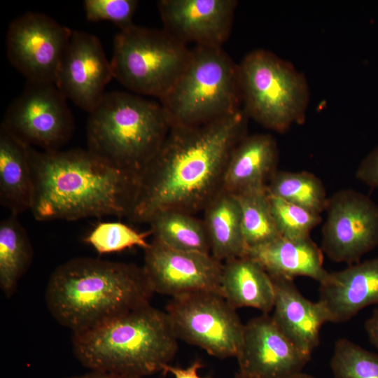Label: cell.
<instances>
[{
  "label": "cell",
  "mask_w": 378,
  "mask_h": 378,
  "mask_svg": "<svg viewBox=\"0 0 378 378\" xmlns=\"http://www.w3.org/2000/svg\"><path fill=\"white\" fill-rule=\"evenodd\" d=\"M242 109L195 126L172 127L162 146L139 175L130 216L149 223L156 214L203 211L221 189L224 170L235 146L247 134Z\"/></svg>",
  "instance_id": "1"
},
{
  "label": "cell",
  "mask_w": 378,
  "mask_h": 378,
  "mask_svg": "<svg viewBox=\"0 0 378 378\" xmlns=\"http://www.w3.org/2000/svg\"><path fill=\"white\" fill-rule=\"evenodd\" d=\"M29 160L34 186L30 211L36 220L130 216L139 176L109 164L88 149L40 151L30 146Z\"/></svg>",
  "instance_id": "2"
},
{
  "label": "cell",
  "mask_w": 378,
  "mask_h": 378,
  "mask_svg": "<svg viewBox=\"0 0 378 378\" xmlns=\"http://www.w3.org/2000/svg\"><path fill=\"white\" fill-rule=\"evenodd\" d=\"M153 293L143 267L76 258L53 271L46 302L57 322L76 333L150 304Z\"/></svg>",
  "instance_id": "3"
},
{
  "label": "cell",
  "mask_w": 378,
  "mask_h": 378,
  "mask_svg": "<svg viewBox=\"0 0 378 378\" xmlns=\"http://www.w3.org/2000/svg\"><path fill=\"white\" fill-rule=\"evenodd\" d=\"M72 346L91 370L144 377L169 365L178 339L166 312L148 304L73 333Z\"/></svg>",
  "instance_id": "4"
},
{
  "label": "cell",
  "mask_w": 378,
  "mask_h": 378,
  "mask_svg": "<svg viewBox=\"0 0 378 378\" xmlns=\"http://www.w3.org/2000/svg\"><path fill=\"white\" fill-rule=\"evenodd\" d=\"M170 129L160 102L134 93L106 92L89 113L87 149L109 164L139 177Z\"/></svg>",
  "instance_id": "5"
},
{
  "label": "cell",
  "mask_w": 378,
  "mask_h": 378,
  "mask_svg": "<svg viewBox=\"0 0 378 378\" xmlns=\"http://www.w3.org/2000/svg\"><path fill=\"white\" fill-rule=\"evenodd\" d=\"M159 100L171 127L228 116L242 108L238 64L222 47L195 46L183 71Z\"/></svg>",
  "instance_id": "6"
},
{
  "label": "cell",
  "mask_w": 378,
  "mask_h": 378,
  "mask_svg": "<svg viewBox=\"0 0 378 378\" xmlns=\"http://www.w3.org/2000/svg\"><path fill=\"white\" fill-rule=\"evenodd\" d=\"M238 66L242 109L248 118L276 132L304 122L309 87L293 64L269 50L256 49Z\"/></svg>",
  "instance_id": "7"
},
{
  "label": "cell",
  "mask_w": 378,
  "mask_h": 378,
  "mask_svg": "<svg viewBox=\"0 0 378 378\" xmlns=\"http://www.w3.org/2000/svg\"><path fill=\"white\" fill-rule=\"evenodd\" d=\"M190 56L187 45L164 29L134 24L115 36L111 65L113 78L131 92L160 99L179 78Z\"/></svg>",
  "instance_id": "8"
},
{
  "label": "cell",
  "mask_w": 378,
  "mask_h": 378,
  "mask_svg": "<svg viewBox=\"0 0 378 378\" xmlns=\"http://www.w3.org/2000/svg\"><path fill=\"white\" fill-rule=\"evenodd\" d=\"M178 340L218 358L237 357L244 324L224 297L198 292L172 298L165 311Z\"/></svg>",
  "instance_id": "9"
},
{
  "label": "cell",
  "mask_w": 378,
  "mask_h": 378,
  "mask_svg": "<svg viewBox=\"0 0 378 378\" xmlns=\"http://www.w3.org/2000/svg\"><path fill=\"white\" fill-rule=\"evenodd\" d=\"M66 99L55 83L28 81L8 106L1 125L29 146L59 150L74 130Z\"/></svg>",
  "instance_id": "10"
},
{
  "label": "cell",
  "mask_w": 378,
  "mask_h": 378,
  "mask_svg": "<svg viewBox=\"0 0 378 378\" xmlns=\"http://www.w3.org/2000/svg\"><path fill=\"white\" fill-rule=\"evenodd\" d=\"M321 251L332 261L352 265L378 246V204L354 189L328 197Z\"/></svg>",
  "instance_id": "11"
},
{
  "label": "cell",
  "mask_w": 378,
  "mask_h": 378,
  "mask_svg": "<svg viewBox=\"0 0 378 378\" xmlns=\"http://www.w3.org/2000/svg\"><path fill=\"white\" fill-rule=\"evenodd\" d=\"M72 31L46 15L26 13L8 27V58L28 81L55 84Z\"/></svg>",
  "instance_id": "12"
},
{
  "label": "cell",
  "mask_w": 378,
  "mask_h": 378,
  "mask_svg": "<svg viewBox=\"0 0 378 378\" xmlns=\"http://www.w3.org/2000/svg\"><path fill=\"white\" fill-rule=\"evenodd\" d=\"M144 270L154 291L172 298L192 293L222 295L223 262L211 254L171 248L152 239Z\"/></svg>",
  "instance_id": "13"
},
{
  "label": "cell",
  "mask_w": 378,
  "mask_h": 378,
  "mask_svg": "<svg viewBox=\"0 0 378 378\" xmlns=\"http://www.w3.org/2000/svg\"><path fill=\"white\" fill-rule=\"evenodd\" d=\"M113 78L111 62L99 38L90 33L73 31L55 81L64 97L90 113Z\"/></svg>",
  "instance_id": "14"
},
{
  "label": "cell",
  "mask_w": 378,
  "mask_h": 378,
  "mask_svg": "<svg viewBox=\"0 0 378 378\" xmlns=\"http://www.w3.org/2000/svg\"><path fill=\"white\" fill-rule=\"evenodd\" d=\"M236 358L239 371L255 378H291L302 372L310 359L280 331L272 316L265 314L244 324Z\"/></svg>",
  "instance_id": "15"
},
{
  "label": "cell",
  "mask_w": 378,
  "mask_h": 378,
  "mask_svg": "<svg viewBox=\"0 0 378 378\" xmlns=\"http://www.w3.org/2000/svg\"><path fill=\"white\" fill-rule=\"evenodd\" d=\"M163 29L180 42L222 47L231 32L237 1L161 0L158 3Z\"/></svg>",
  "instance_id": "16"
},
{
  "label": "cell",
  "mask_w": 378,
  "mask_h": 378,
  "mask_svg": "<svg viewBox=\"0 0 378 378\" xmlns=\"http://www.w3.org/2000/svg\"><path fill=\"white\" fill-rule=\"evenodd\" d=\"M328 322H346L378 304V257L328 272L319 282V299Z\"/></svg>",
  "instance_id": "17"
},
{
  "label": "cell",
  "mask_w": 378,
  "mask_h": 378,
  "mask_svg": "<svg viewBox=\"0 0 378 378\" xmlns=\"http://www.w3.org/2000/svg\"><path fill=\"white\" fill-rule=\"evenodd\" d=\"M271 278L275 292L272 318L289 341L311 358L319 345L321 328L328 322L327 313L319 301L304 297L293 279Z\"/></svg>",
  "instance_id": "18"
},
{
  "label": "cell",
  "mask_w": 378,
  "mask_h": 378,
  "mask_svg": "<svg viewBox=\"0 0 378 378\" xmlns=\"http://www.w3.org/2000/svg\"><path fill=\"white\" fill-rule=\"evenodd\" d=\"M278 146L271 134H246L230 155L221 189L237 195L266 188L278 170Z\"/></svg>",
  "instance_id": "19"
},
{
  "label": "cell",
  "mask_w": 378,
  "mask_h": 378,
  "mask_svg": "<svg viewBox=\"0 0 378 378\" xmlns=\"http://www.w3.org/2000/svg\"><path fill=\"white\" fill-rule=\"evenodd\" d=\"M246 256L257 262L271 277L294 279L307 276L321 281L328 272L323 267V252L311 237H279L263 245L248 248Z\"/></svg>",
  "instance_id": "20"
},
{
  "label": "cell",
  "mask_w": 378,
  "mask_h": 378,
  "mask_svg": "<svg viewBox=\"0 0 378 378\" xmlns=\"http://www.w3.org/2000/svg\"><path fill=\"white\" fill-rule=\"evenodd\" d=\"M30 146L4 126L0 127V202L11 214L31 210L34 186Z\"/></svg>",
  "instance_id": "21"
},
{
  "label": "cell",
  "mask_w": 378,
  "mask_h": 378,
  "mask_svg": "<svg viewBox=\"0 0 378 378\" xmlns=\"http://www.w3.org/2000/svg\"><path fill=\"white\" fill-rule=\"evenodd\" d=\"M221 293L234 309L251 307L267 314L274 308L275 292L271 276L246 255L223 262Z\"/></svg>",
  "instance_id": "22"
},
{
  "label": "cell",
  "mask_w": 378,
  "mask_h": 378,
  "mask_svg": "<svg viewBox=\"0 0 378 378\" xmlns=\"http://www.w3.org/2000/svg\"><path fill=\"white\" fill-rule=\"evenodd\" d=\"M202 219L211 255L220 262L244 256L241 211L234 195L220 189L206 205Z\"/></svg>",
  "instance_id": "23"
},
{
  "label": "cell",
  "mask_w": 378,
  "mask_h": 378,
  "mask_svg": "<svg viewBox=\"0 0 378 378\" xmlns=\"http://www.w3.org/2000/svg\"><path fill=\"white\" fill-rule=\"evenodd\" d=\"M153 240L176 250L211 254L202 219L193 214L168 210L154 216L148 223Z\"/></svg>",
  "instance_id": "24"
},
{
  "label": "cell",
  "mask_w": 378,
  "mask_h": 378,
  "mask_svg": "<svg viewBox=\"0 0 378 378\" xmlns=\"http://www.w3.org/2000/svg\"><path fill=\"white\" fill-rule=\"evenodd\" d=\"M33 250L25 229L10 215L0 223V287L10 297L18 281L31 265Z\"/></svg>",
  "instance_id": "25"
},
{
  "label": "cell",
  "mask_w": 378,
  "mask_h": 378,
  "mask_svg": "<svg viewBox=\"0 0 378 378\" xmlns=\"http://www.w3.org/2000/svg\"><path fill=\"white\" fill-rule=\"evenodd\" d=\"M268 193L321 214L328 196L321 180L308 172L277 170L267 186Z\"/></svg>",
  "instance_id": "26"
},
{
  "label": "cell",
  "mask_w": 378,
  "mask_h": 378,
  "mask_svg": "<svg viewBox=\"0 0 378 378\" xmlns=\"http://www.w3.org/2000/svg\"><path fill=\"white\" fill-rule=\"evenodd\" d=\"M238 201L246 250L281 237L272 215L266 188L234 195Z\"/></svg>",
  "instance_id": "27"
},
{
  "label": "cell",
  "mask_w": 378,
  "mask_h": 378,
  "mask_svg": "<svg viewBox=\"0 0 378 378\" xmlns=\"http://www.w3.org/2000/svg\"><path fill=\"white\" fill-rule=\"evenodd\" d=\"M330 365L334 378H378V354L346 338L335 342Z\"/></svg>",
  "instance_id": "28"
},
{
  "label": "cell",
  "mask_w": 378,
  "mask_h": 378,
  "mask_svg": "<svg viewBox=\"0 0 378 378\" xmlns=\"http://www.w3.org/2000/svg\"><path fill=\"white\" fill-rule=\"evenodd\" d=\"M150 231L139 232L120 222H103L97 224L85 238L99 254L115 253L132 247L146 249L150 242L147 237Z\"/></svg>",
  "instance_id": "29"
},
{
  "label": "cell",
  "mask_w": 378,
  "mask_h": 378,
  "mask_svg": "<svg viewBox=\"0 0 378 378\" xmlns=\"http://www.w3.org/2000/svg\"><path fill=\"white\" fill-rule=\"evenodd\" d=\"M272 215L281 237H310L312 230L321 223V214L270 195Z\"/></svg>",
  "instance_id": "30"
},
{
  "label": "cell",
  "mask_w": 378,
  "mask_h": 378,
  "mask_svg": "<svg viewBox=\"0 0 378 378\" xmlns=\"http://www.w3.org/2000/svg\"><path fill=\"white\" fill-rule=\"evenodd\" d=\"M139 1L136 0H85L86 18L91 22L110 21L120 29L134 24L133 16Z\"/></svg>",
  "instance_id": "31"
},
{
  "label": "cell",
  "mask_w": 378,
  "mask_h": 378,
  "mask_svg": "<svg viewBox=\"0 0 378 378\" xmlns=\"http://www.w3.org/2000/svg\"><path fill=\"white\" fill-rule=\"evenodd\" d=\"M356 177L364 184L378 189V146L360 162L356 171Z\"/></svg>",
  "instance_id": "32"
},
{
  "label": "cell",
  "mask_w": 378,
  "mask_h": 378,
  "mask_svg": "<svg viewBox=\"0 0 378 378\" xmlns=\"http://www.w3.org/2000/svg\"><path fill=\"white\" fill-rule=\"evenodd\" d=\"M202 367V363L200 360H195L189 367L181 368L178 367L166 365L163 370V374H172L174 378H209L202 377L198 374V370Z\"/></svg>",
  "instance_id": "33"
},
{
  "label": "cell",
  "mask_w": 378,
  "mask_h": 378,
  "mask_svg": "<svg viewBox=\"0 0 378 378\" xmlns=\"http://www.w3.org/2000/svg\"><path fill=\"white\" fill-rule=\"evenodd\" d=\"M365 329L370 343L378 349V308L374 309L366 320Z\"/></svg>",
  "instance_id": "34"
},
{
  "label": "cell",
  "mask_w": 378,
  "mask_h": 378,
  "mask_svg": "<svg viewBox=\"0 0 378 378\" xmlns=\"http://www.w3.org/2000/svg\"><path fill=\"white\" fill-rule=\"evenodd\" d=\"M65 378H144L138 376L116 374L108 372L92 370L88 373L80 375H74Z\"/></svg>",
  "instance_id": "35"
},
{
  "label": "cell",
  "mask_w": 378,
  "mask_h": 378,
  "mask_svg": "<svg viewBox=\"0 0 378 378\" xmlns=\"http://www.w3.org/2000/svg\"><path fill=\"white\" fill-rule=\"evenodd\" d=\"M291 378H316V377L302 372L300 373L295 374Z\"/></svg>",
  "instance_id": "36"
},
{
  "label": "cell",
  "mask_w": 378,
  "mask_h": 378,
  "mask_svg": "<svg viewBox=\"0 0 378 378\" xmlns=\"http://www.w3.org/2000/svg\"><path fill=\"white\" fill-rule=\"evenodd\" d=\"M234 378H255V377H253L251 376L245 374L238 371V372L235 374Z\"/></svg>",
  "instance_id": "37"
}]
</instances>
